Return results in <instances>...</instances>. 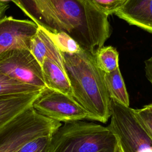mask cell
Returning a JSON list of instances; mask_svg holds the SVG:
<instances>
[{"mask_svg":"<svg viewBox=\"0 0 152 152\" xmlns=\"http://www.w3.org/2000/svg\"><path fill=\"white\" fill-rule=\"evenodd\" d=\"M114 152H122V151L121 148H120L119 145H118V144H117L116 148V149H115V151H114Z\"/></svg>","mask_w":152,"mask_h":152,"instance_id":"obj_21","label":"cell"},{"mask_svg":"<svg viewBox=\"0 0 152 152\" xmlns=\"http://www.w3.org/2000/svg\"><path fill=\"white\" fill-rule=\"evenodd\" d=\"M135 112L141 123L152 137V103L135 109Z\"/></svg>","mask_w":152,"mask_h":152,"instance_id":"obj_18","label":"cell"},{"mask_svg":"<svg viewBox=\"0 0 152 152\" xmlns=\"http://www.w3.org/2000/svg\"><path fill=\"white\" fill-rule=\"evenodd\" d=\"M41 28L60 52L73 53L82 49L78 44L67 33L64 31H50Z\"/></svg>","mask_w":152,"mask_h":152,"instance_id":"obj_15","label":"cell"},{"mask_svg":"<svg viewBox=\"0 0 152 152\" xmlns=\"http://www.w3.org/2000/svg\"><path fill=\"white\" fill-rule=\"evenodd\" d=\"M104 79L110 98L129 106V96L119 68L110 72H104Z\"/></svg>","mask_w":152,"mask_h":152,"instance_id":"obj_12","label":"cell"},{"mask_svg":"<svg viewBox=\"0 0 152 152\" xmlns=\"http://www.w3.org/2000/svg\"><path fill=\"white\" fill-rule=\"evenodd\" d=\"M29 50L40 65L44 60L47 59L54 62L64 69L62 52L40 27H38L36 33L30 40Z\"/></svg>","mask_w":152,"mask_h":152,"instance_id":"obj_10","label":"cell"},{"mask_svg":"<svg viewBox=\"0 0 152 152\" xmlns=\"http://www.w3.org/2000/svg\"><path fill=\"white\" fill-rule=\"evenodd\" d=\"M103 13L109 16L115 14L125 3L126 0H90Z\"/></svg>","mask_w":152,"mask_h":152,"instance_id":"obj_17","label":"cell"},{"mask_svg":"<svg viewBox=\"0 0 152 152\" xmlns=\"http://www.w3.org/2000/svg\"><path fill=\"white\" fill-rule=\"evenodd\" d=\"M42 90L43 89L19 83L0 74V97L31 93Z\"/></svg>","mask_w":152,"mask_h":152,"instance_id":"obj_14","label":"cell"},{"mask_svg":"<svg viewBox=\"0 0 152 152\" xmlns=\"http://www.w3.org/2000/svg\"><path fill=\"white\" fill-rule=\"evenodd\" d=\"M61 125L31 106L0 129V152H16L33 139L52 134Z\"/></svg>","mask_w":152,"mask_h":152,"instance_id":"obj_3","label":"cell"},{"mask_svg":"<svg viewBox=\"0 0 152 152\" xmlns=\"http://www.w3.org/2000/svg\"><path fill=\"white\" fill-rule=\"evenodd\" d=\"M52 134L33 139L24 144L16 152H48Z\"/></svg>","mask_w":152,"mask_h":152,"instance_id":"obj_16","label":"cell"},{"mask_svg":"<svg viewBox=\"0 0 152 152\" xmlns=\"http://www.w3.org/2000/svg\"><path fill=\"white\" fill-rule=\"evenodd\" d=\"M62 54L74 99L90 114L93 121L106 123L110 116V98L104 72L97 65L94 56L83 49Z\"/></svg>","mask_w":152,"mask_h":152,"instance_id":"obj_1","label":"cell"},{"mask_svg":"<svg viewBox=\"0 0 152 152\" xmlns=\"http://www.w3.org/2000/svg\"><path fill=\"white\" fill-rule=\"evenodd\" d=\"M117 144L107 126L79 121L62 124L52 135L48 152H114Z\"/></svg>","mask_w":152,"mask_h":152,"instance_id":"obj_2","label":"cell"},{"mask_svg":"<svg viewBox=\"0 0 152 152\" xmlns=\"http://www.w3.org/2000/svg\"><path fill=\"white\" fill-rule=\"evenodd\" d=\"M41 66L44 82L47 88L73 97L69 81L63 68L47 59L44 60Z\"/></svg>","mask_w":152,"mask_h":152,"instance_id":"obj_11","label":"cell"},{"mask_svg":"<svg viewBox=\"0 0 152 152\" xmlns=\"http://www.w3.org/2000/svg\"><path fill=\"white\" fill-rule=\"evenodd\" d=\"M41 91L0 97V129L30 107Z\"/></svg>","mask_w":152,"mask_h":152,"instance_id":"obj_9","label":"cell"},{"mask_svg":"<svg viewBox=\"0 0 152 152\" xmlns=\"http://www.w3.org/2000/svg\"><path fill=\"white\" fill-rule=\"evenodd\" d=\"M9 8L10 5L8 4L0 3V19L5 16V14Z\"/></svg>","mask_w":152,"mask_h":152,"instance_id":"obj_20","label":"cell"},{"mask_svg":"<svg viewBox=\"0 0 152 152\" xmlns=\"http://www.w3.org/2000/svg\"><path fill=\"white\" fill-rule=\"evenodd\" d=\"M144 70L147 80L152 85V55L145 61Z\"/></svg>","mask_w":152,"mask_h":152,"instance_id":"obj_19","label":"cell"},{"mask_svg":"<svg viewBox=\"0 0 152 152\" xmlns=\"http://www.w3.org/2000/svg\"><path fill=\"white\" fill-rule=\"evenodd\" d=\"M31 106L40 115L61 123L93 121L74 97L47 87L40 91Z\"/></svg>","mask_w":152,"mask_h":152,"instance_id":"obj_5","label":"cell"},{"mask_svg":"<svg viewBox=\"0 0 152 152\" xmlns=\"http://www.w3.org/2000/svg\"><path fill=\"white\" fill-rule=\"evenodd\" d=\"M37 30V25L31 20L3 17L0 19V54L13 49H29Z\"/></svg>","mask_w":152,"mask_h":152,"instance_id":"obj_7","label":"cell"},{"mask_svg":"<svg viewBox=\"0 0 152 152\" xmlns=\"http://www.w3.org/2000/svg\"><path fill=\"white\" fill-rule=\"evenodd\" d=\"M110 121L107 127L122 152H152V137L135 109L110 99Z\"/></svg>","mask_w":152,"mask_h":152,"instance_id":"obj_4","label":"cell"},{"mask_svg":"<svg viewBox=\"0 0 152 152\" xmlns=\"http://www.w3.org/2000/svg\"><path fill=\"white\" fill-rule=\"evenodd\" d=\"M13 0H0V2L1 3H7V2L8 1H12V2Z\"/></svg>","mask_w":152,"mask_h":152,"instance_id":"obj_22","label":"cell"},{"mask_svg":"<svg viewBox=\"0 0 152 152\" xmlns=\"http://www.w3.org/2000/svg\"><path fill=\"white\" fill-rule=\"evenodd\" d=\"M0 74L19 83L46 88L42 66L29 49L17 48L0 54Z\"/></svg>","mask_w":152,"mask_h":152,"instance_id":"obj_6","label":"cell"},{"mask_svg":"<svg viewBox=\"0 0 152 152\" xmlns=\"http://www.w3.org/2000/svg\"><path fill=\"white\" fill-rule=\"evenodd\" d=\"M115 14L130 25L152 33V0H126Z\"/></svg>","mask_w":152,"mask_h":152,"instance_id":"obj_8","label":"cell"},{"mask_svg":"<svg viewBox=\"0 0 152 152\" xmlns=\"http://www.w3.org/2000/svg\"><path fill=\"white\" fill-rule=\"evenodd\" d=\"M94 58L97 65L103 72H110L119 68V53L111 46H103L96 53Z\"/></svg>","mask_w":152,"mask_h":152,"instance_id":"obj_13","label":"cell"},{"mask_svg":"<svg viewBox=\"0 0 152 152\" xmlns=\"http://www.w3.org/2000/svg\"><path fill=\"white\" fill-rule=\"evenodd\" d=\"M0 3H1V2H0Z\"/></svg>","mask_w":152,"mask_h":152,"instance_id":"obj_23","label":"cell"}]
</instances>
